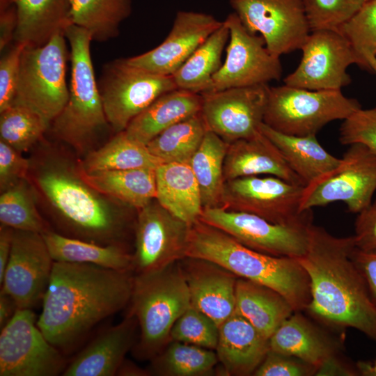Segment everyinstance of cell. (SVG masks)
Returning <instances> with one entry per match:
<instances>
[{"instance_id": "obj_1", "label": "cell", "mask_w": 376, "mask_h": 376, "mask_svg": "<svg viewBox=\"0 0 376 376\" xmlns=\"http://www.w3.org/2000/svg\"><path fill=\"white\" fill-rule=\"evenodd\" d=\"M132 270L55 262L37 325L62 352L70 350L105 318L129 304Z\"/></svg>"}, {"instance_id": "obj_2", "label": "cell", "mask_w": 376, "mask_h": 376, "mask_svg": "<svg viewBox=\"0 0 376 376\" xmlns=\"http://www.w3.org/2000/svg\"><path fill=\"white\" fill-rule=\"evenodd\" d=\"M355 248L354 235L338 237L311 226L307 250L297 258L310 281L306 310L328 324L354 328L376 342V305L352 260Z\"/></svg>"}, {"instance_id": "obj_3", "label": "cell", "mask_w": 376, "mask_h": 376, "mask_svg": "<svg viewBox=\"0 0 376 376\" xmlns=\"http://www.w3.org/2000/svg\"><path fill=\"white\" fill-rule=\"evenodd\" d=\"M33 174L38 190L51 205L58 223L75 238L100 244H120L125 214L88 185L77 165L49 157Z\"/></svg>"}, {"instance_id": "obj_4", "label": "cell", "mask_w": 376, "mask_h": 376, "mask_svg": "<svg viewBox=\"0 0 376 376\" xmlns=\"http://www.w3.org/2000/svg\"><path fill=\"white\" fill-rule=\"evenodd\" d=\"M187 257L213 262L239 278L274 290L295 311L306 310L311 301L309 278L297 258L253 250L200 219L191 226Z\"/></svg>"}, {"instance_id": "obj_5", "label": "cell", "mask_w": 376, "mask_h": 376, "mask_svg": "<svg viewBox=\"0 0 376 376\" xmlns=\"http://www.w3.org/2000/svg\"><path fill=\"white\" fill-rule=\"evenodd\" d=\"M128 313L140 329L136 357L152 359L171 341V329L191 306L188 285L179 263L162 269L135 274Z\"/></svg>"}, {"instance_id": "obj_6", "label": "cell", "mask_w": 376, "mask_h": 376, "mask_svg": "<svg viewBox=\"0 0 376 376\" xmlns=\"http://www.w3.org/2000/svg\"><path fill=\"white\" fill-rule=\"evenodd\" d=\"M69 42L71 79L68 102L52 120V130L79 152L87 150L107 127L103 104L91 55V33L75 24L65 31Z\"/></svg>"}, {"instance_id": "obj_7", "label": "cell", "mask_w": 376, "mask_h": 376, "mask_svg": "<svg viewBox=\"0 0 376 376\" xmlns=\"http://www.w3.org/2000/svg\"><path fill=\"white\" fill-rule=\"evenodd\" d=\"M360 108L357 100L345 96L341 90L269 86L263 123L288 135H316L327 123L345 120Z\"/></svg>"}, {"instance_id": "obj_8", "label": "cell", "mask_w": 376, "mask_h": 376, "mask_svg": "<svg viewBox=\"0 0 376 376\" xmlns=\"http://www.w3.org/2000/svg\"><path fill=\"white\" fill-rule=\"evenodd\" d=\"M67 41L65 33H58L42 45L25 46L21 56L13 104L31 109L50 124L69 97L65 79L70 56Z\"/></svg>"}, {"instance_id": "obj_9", "label": "cell", "mask_w": 376, "mask_h": 376, "mask_svg": "<svg viewBox=\"0 0 376 376\" xmlns=\"http://www.w3.org/2000/svg\"><path fill=\"white\" fill-rule=\"evenodd\" d=\"M98 87L108 123L116 133L162 94L178 88L172 76L135 67L126 58L105 64Z\"/></svg>"}, {"instance_id": "obj_10", "label": "cell", "mask_w": 376, "mask_h": 376, "mask_svg": "<svg viewBox=\"0 0 376 376\" xmlns=\"http://www.w3.org/2000/svg\"><path fill=\"white\" fill-rule=\"evenodd\" d=\"M312 213L289 224H274L251 213L221 207L203 208L200 220L226 232L244 246L259 252L299 258L309 242Z\"/></svg>"}, {"instance_id": "obj_11", "label": "cell", "mask_w": 376, "mask_h": 376, "mask_svg": "<svg viewBox=\"0 0 376 376\" xmlns=\"http://www.w3.org/2000/svg\"><path fill=\"white\" fill-rule=\"evenodd\" d=\"M376 191V155L361 143L350 145L340 164L317 181L304 187L301 212L341 201L349 212L368 207Z\"/></svg>"}, {"instance_id": "obj_12", "label": "cell", "mask_w": 376, "mask_h": 376, "mask_svg": "<svg viewBox=\"0 0 376 376\" xmlns=\"http://www.w3.org/2000/svg\"><path fill=\"white\" fill-rule=\"evenodd\" d=\"M67 364L63 352L50 343L30 308H18L1 329V376H56Z\"/></svg>"}, {"instance_id": "obj_13", "label": "cell", "mask_w": 376, "mask_h": 376, "mask_svg": "<svg viewBox=\"0 0 376 376\" xmlns=\"http://www.w3.org/2000/svg\"><path fill=\"white\" fill-rule=\"evenodd\" d=\"M305 186L273 175H253L225 182L221 208L251 213L274 224L304 219L312 210L301 212Z\"/></svg>"}, {"instance_id": "obj_14", "label": "cell", "mask_w": 376, "mask_h": 376, "mask_svg": "<svg viewBox=\"0 0 376 376\" xmlns=\"http://www.w3.org/2000/svg\"><path fill=\"white\" fill-rule=\"evenodd\" d=\"M224 22L229 30L226 57L214 75L208 92L279 80L282 75L280 57L267 49L263 37L249 31L234 12Z\"/></svg>"}, {"instance_id": "obj_15", "label": "cell", "mask_w": 376, "mask_h": 376, "mask_svg": "<svg viewBox=\"0 0 376 376\" xmlns=\"http://www.w3.org/2000/svg\"><path fill=\"white\" fill-rule=\"evenodd\" d=\"M137 210L132 255L135 274L157 271L187 257L190 225L157 199Z\"/></svg>"}, {"instance_id": "obj_16", "label": "cell", "mask_w": 376, "mask_h": 376, "mask_svg": "<svg viewBox=\"0 0 376 376\" xmlns=\"http://www.w3.org/2000/svg\"><path fill=\"white\" fill-rule=\"evenodd\" d=\"M234 13L267 49L280 56L301 49L311 33L304 0H230Z\"/></svg>"}, {"instance_id": "obj_17", "label": "cell", "mask_w": 376, "mask_h": 376, "mask_svg": "<svg viewBox=\"0 0 376 376\" xmlns=\"http://www.w3.org/2000/svg\"><path fill=\"white\" fill-rule=\"evenodd\" d=\"M301 50L297 68L287 75L284 84L313 91L341 90L351 82L347 68L359 65L347 39L338 30L311 31Z\"/></svg>"}, {"instance_id": "obj_18", "label": "cell", "mask_w": 376, "mask_h": 376, "mask_svg": "<svg viewBox=\"0 0 376 376\" xmlns=\"http://www.w3.org/2000/svg\"><path fill=\"white\" fill-rule=\"evenodd\" d=\"M267 84L230 88L201 94V113L207 130L226 143L260 132L267 102Z\"/></svg>"}, {"instance_id": "obj_19", "label": "cell", "mask_w": 376, "mask_h": 376, "mask_svg": "<svg viewBox=\"0 0 376 376\" xmlns=\"http://www.w3.org/2000/svg\"><path fill=\"white\" fill-rule=\"evenodd\" d=\"M54 263L42 234L14 230L1 290L13 299L19 308L32 309L42 300Z\"/></svg>"}, {"instance_id": "obj_20", "label": "cell", "mask_w": 376, "mask_h": 376, "mask_svg": "<svg viewBox=\"0 0 376 376\" xmlns=\"http://www.w3.org/2000/svg\"><path fill=\"white\" fill-rule=\"evenodd\" d=\"M222 24L223 21L210 14L178 11L171 31L159 45L126 60L130 65L146 71L172 76Z\"/></svg>"}, {"instance_id": "obj_21", "label": "cell", "mask_w": 376, "mask_h": 376, "mask_svg": "<svg viewBox=\"0 0 376 376\" xmlns=\"http://www.w3.org/2000/svg\"><path fill=\"white\" fill-rule=\"evenodd\" d=\"M179 263L186 279L191 305L219 326L235 311L238 277L219 265L187 257Z\"/></svg>"}, {"instance_id": "obj_22", "label": "cell", "mask_w": 376, "mask_h": 376, "mask_svg": "<svg viewBox=\"0 0 376 376\" xmlns=\"http://www.w3.org/2000/svg\"><path fill=\"white\" fill-rule=\"evenodd\" d=\"M136 318L127 313L119 324L97 335L67 364L64 376H113L134 344Z\"/></svg>"}, {"instance_id": "obj_23", "label": "cell", "mask_w": 376, "mask_h": 376, "mask_svg": "<svg viewBox=\"0 0 376 376\" xmlns=\"http://www.w3.org/2000/svg\"><path fill=\"white\" fill-rule=\"evenodd\" d=\"M219 329L215 350L225 375H253L270 350L269 339L235 311Z\"/></svg>"}, {"instance_id": "obj_24", "label": "cell", "mask_w": 376, "mask_h": 376, "mask_svg": "<svg viewBox=\"0 0 376 376\" xmlns=\"http://www.w3.org/2000/svg\"><path fill=\"white\" fill-rule=\"evenodd\" d=\"M253 175H273L305 186L276 146L262 132L228 143L224 164L225 182Z\"/></svg>"}, {"instance_id": "obj_25", "label": "cell", "mask_w": 376, "mask_h": 376, "mask_svg": "<svg viewBox=\"0 0 376 376\" xmlns=\"http://www.w3.org/2000/svg\"><path fill=\"white\" fill-rule=\"evenodd\" d=\"M201 94L176 88L153 101L134 118L124 130L146 146L169 127L201 113Z\"/></svg>"}, {"instance_id": "obj_26", "label": "cell", "mask_w": 376, "mask_h": 376, "mask_svg": "<svg viewBox=\"0 0 376 376\" xmlns=\"http://www.w3.org/2000/svg\"><path fill=\"white\" fill-rule=\"evenodd\" d=\"M157 201L191 226L203 207L198 184L188 164L163 163L155 169Z\"/></svg>"}, {"instance_id": "obj_27", "label": "cell", "mask_w": 376, "mask_h": 376, "mask_svg": "<svg viewBox=\"0 0 376 376\" xmlns=\"http://www.w3.org/2000/svg\"><path fill=\"white\" fill-rule=\"evenodd\" d=\"M260 131L279 149L290 169L305 186L311 184L336 169L341 162L319 143L316 135H288L277 132L264 123Z\"/></svg>"}, {"instance_id": "obj_28", "label": "cell", "mask_w": 376, "mask_h": 376, "mask_svg": "<svg viewBox=\"0 0 376 376\" xmlns=\"http://www.w3.org/2000/svg\"><path fill=\"white\" fill-rule=\"evenodd\" d=\"M295 311L269 338L272 351L298 358L317 368L336 354L334 343L303 316Z\"/></svg>"}, {"instance_id": "obj_29", "label": "cell", "mask_w": 376, "mask_h": 376, "mask_svg": "<svg viewBox=\"0 0 376 376\" xmlns=\"http://www.w3.org/2000/svg\"><path fill=\"white\" fill-rule=\"evenodd\" d=\"M17 13L14 42L40 46L71 24L70 0H13Z\"/></svg>"}, {"instance_id": "obj_30", "label": "cell", "mask_w": 376, "mask_h": 376, "mask_svg": "<svg viewBox=\"0 0 376 376\" xmlns=\"http://www.w3.org/2000/svg\"><path fill=\"white\" fill-rule=\"evenodd\" d=\"M81 178L102 195L137 210L157 196L155 169L137 168L87 172L77 165Z\"/></svg>"}, {"instance_id": "obj_31", "label": "cell", "mask_w": 376, "mask_h": 376, "mask_svg": "<svg viewBox=\"0 0 376 376\" xmlns=\"http://www.w3.org/2000/svg\"><path fill=\"white\" fill-rule=\"evenodd\" d=\"M235 312L269 339L295 311L288 300L274 290L238 277Z\"/></svg>"}, {"instance_id": "obj_32", "label": "cell", "mask_w": 376, "mask_h": 376, "mask_svg": "<svg viewBox=\"0 0 376 376\" xmlns=\"http://www.w3.org/2000/svg\"><path fill=\"white\" fill-rule=\"evenodd\" d=\"M42 235L55 262L93 264L115 270L133 271L132 255L120 244H100L50 229Z\"/></svg>"}, {"instance_id": "obj_33", "label": "cell", "mask_w": 376, "mask_h": 376, "mask_svg": "<svg viewBox=\"0 0 376 376\" xmlns=\"http://www.w3.org/2000/svg\"><path fill=\"white\" fill-rule=\"evenodd\" d=\"M228 40L229 30L223 21L172 75L176 87L198 94L208 92L214 75L222 65L221 56Z\"/></svg>"}, {"instance_id": "obj_34", "label": "cell", "mask_w": 376, "mask_h": 376, "mask_svg": "<svg viewBox=\"0 0 376 376\" xmlns=\"http://www.w3.org/2000/svg\"><path fill=\"white\" fill-rule=\"evenodd\" d=\"M163 162L147 146L131 139L125 131L116 133L100 148L89 151L77 165L87 172L137 168L156 169Z\"/></svg>"}, {"instance_id": "obj_35", "label": "cell", "mask_w": 376, "mask_h": 376, "mask_svg": "<svg viewBox=\"0 0 376 376\" xmlns=\"http://www.w3.org/2000/svg\"><path fill=\"white\" fill-rule=\"evenodd\" d=\"M228 143L207 130L189 165L200 189L203 208L220 207L225 180L224 164Z\"/></svg>"}, {"instance_id": "obj_36", "label": "cell", "mask_w": 376, "mask_h": 376, "mask_svg": "<svg viewBox=\"0 0 376 376\" xmlns=\"http://www.w3.org/2000/svg\"><path fill=\"white\" fill-rule=\"evenodd\" d=\"M132 0H70L71 24L88 31L93 40L117 37L120 24L132 13Z\"/></svg>"}, {"instance_id": "obj_37", "label": "cell", "mask_w": 376, "mask_h": 376, "mask_svg": "<svg viewBox=\"0 0 376 376\" xmlns=\"http://www.w3.org/2000/svg\"><path fill=\"white\" fill-rule=\"evenodd\" d=\"M207 131L199 113L166 129L150 141L147 148L163 163L189 164Z\"/></svg>"}, {"instance_id": "obj_38", "label": "cell", "mask_w": 376, "mask_h": 376, "mask_svg": "<svg viewBox=\"0 0 376 376\" xmlns=\"http://www.w3.org/2000/svg\"><path fill=\"white\" fill-rule=\"evenodd\" d=\"M151 360V373L164 376L210 375L219 361L212 350L175 340Z\"/></svg>"}, {"instance_id": "obj_39", "label": "cell", "mask_w": 376, "mask_h": 376, "mask_svg": "<svg viewBox=\"0 0 376 376\" xmlns=\"http://www.w3.org/2000/svg\"><path fill=\"white\" fill-rule=\"evenodd\" d=\"M35 189L28 179L1 192L0 221L14 230L42 234L49 230L36 205Z\"/></svg>"}, {"instance_id": "obj_40", "label": "cell", "mask_w": 376, "mask_h": 376, "mask_svg": "<svg viewBox=\"0 0 376 376\" xmlns=\"http://www.w3.org/2000/svg\"><path fill=\"white\" fill-rule=\"evenodd\" d=\"M49 125L31 109L13 104L0 112V140L20 152H26L42 137Z\"/></svg>"}, {"instance_id": "obj_41", "label": "cell", "mask_w": 376, "mask_h": 376, "mask_svg": "<svg viewBox=\"0 0 376 376\" xmlns=\"http://www.w3.org/2000/svg\"><path fill=\"white\" fill-rule=\"evenodd\" d=\"M338 30L352 47L359 66L372 71L370 61L376 58V0H369Z\"/></svg>"}, {"instance_id": "obj_42", "label": "cell", "mask_w": 376, "mask_h": 376, "mask_svg": "<svg viewBox=\"0 0 376 376\" xmlns=\"http://www.w3.org/2000/svg\"><path fill=\"white\" fill-rule=\"evenodd\" d=\"M219 326L191 305L178 318L171 331V340L215 350Z\"/></svg>"}, {"instance_id": "obj_43", "label": "cell", "mask_w": 376, "mask_h": 376, "mask_svg": "<svg viewBox=\"0 0 376 376\" xmlns=\"http://www.w3.org/2000/svg\"><path fill=\"white\" fill-rule=\"evenodd\" d=\"M369 0H304L311 31L337 30Z\"/></svg>"}, {"instance_id": "obj_44", "label": "cell", "mask_w": 376, "mask_h": 376, "mask_svg": "<svg viewBox=\"0 0 376 376\" xmlns=\"http://www.w3.org/2000/svg\"><path fill=\"white\" fill-rule=\"evenodd\" d=\"M339 132L341 144L361 143L376 155V108L357 109L343 120Z\"/></svg>"}, {"instance_id": "obj_45", "label": "cell", "mask_w": 376, "mask_h": 376, "mask_svg": "<svg viewBox=\"0 0 376 376\" xmlns=\"http://www.w3.org/2000/svg\"><path fill=\"white\" fill-rule=\"evenodd\" d=\"M25 45L14 43L0 60V112L13 105L17 88L20 60Z\"/></svg>"}, {"instance_id": "obj_46", "label": "cell", "mask_w": 376, "mask_h": 376, "mask_svg": "<svg viewBox=\"0 0 376 376\" xmlns=\"http://www.w3.org/2000/svg\"><path fill=\"white\" fill-rule=\"evenodd\" d=\"M317 368L298 358L269 350L256 370V376H308L315 375Z\"/></svg>"}, {"instance_id": "obj_47", "label": "cell", "mask_w": 376, "mask_h": 376, "mask_svg": "<svg viewBox=\"0 0 376 376\" xmlns=\"http://www.w3.org/2000/svg\"><path fill=\"white\" fill-rule=\"evenodd\" d=\"M4 141L0 140V190L1 192L28 179L31 162Z\"/></svg>"}, {"instance_id": "obj_48", "label": "cell", "mask_w": 376, "mask_h": 376, "mask_svg": "<svg viewBox=\"0 0 376 376\" xmlns=\"http://www.w3.org/2000/svg\"><path fill=\"white\" fill-rule=\"evenodd\" d=\"M357 214L354 235L356 248L363 251H376V198Z\"/></svg>"}, {"instance_id": "obj_49", "label": "cell", "mask_w": 376, "mask_h": 376, "mask_svg": "<svg viewBox=\"0 0 376 376\" xmlns=\"http://www.w3.org/2000/svg\"><path fill=\"white\" fill-rule=\"evenodd\" d=\"M352 258L363 276L370 297L376 305V251H363L355 248Z\"/></svg>"}, {"instance_id": "obj_50", "label": "cell", "mask_w": 376, "mask_h": 376, "mask_svg": "<svg viewBox=\"0 0 376 376\" xmlns=\"http://www.w3.org/2000/svg\"><path fill=\"white\" fill-rule=\"evenodd\" d=\"M17 26V13L14 3L0 11V51L14 40Z\"/></svg>"}, {"instance_id": "obj_51", "label": "cell", "mask_w": 376, "mask_h": 376, "mask_svg": "<svg viewBox=\"0 0 376 376\" xmlns=\"http://www.w3.org/2000/svg\"><path fill=\"white\" fill-rule=\"evenodd\" d=\"M359 372L355 367H352L343 362L336 354L327 359L318 368L315 375H359Z\"/></svg>"}, {"instance_id": "obj_52", "label": "cell", "mask_w": 376, "mask_h": 376, "mask_svg": "<svg viewBox=\"0 0 376 376\" xmlns=\"http://www.w3.org/2000/svg\"><path fill=\"white\" fill-rule=\"evenodd\" d=\"M14 229L1 224L0 226V282L10 258Z\"/></svg>"}, {"instance_id": "obj_53", "label": "cell", "mask_w": 376, "mask_h": 376, "mask_svg": "<svg viewBox=\"0 0 376 376\" xmlns=\"http://www.w3.org/2000/svg\"><path fill=\"white\" fill-rule=\"evenodd\" d=\"M18 306L8 294L0 291V329H2L14 316Z\"/></svg>"}, {"instance_id": "obj_54", "label": "cell", "mask_w": 376, "mask_h": 376, "mask_svg": "<svg viewBox=\"0 0 376 376\" xmlns=\"http://www.w3.org/2000/svg\"><path fill=\"white\" fill-rule=\"evenodd\" d=\"M150 372L141 368L136 364L124 360L120 366L116 375L120 376H145L148 375Z\"/></svg>"}, {"instance_id": "obj_55", "label": "cell", "mask_w": 376, "mask_h": 376, "mask_svg": "<svg viewBox=\"0 0 376 376\" xmlns=\"http://www.w3.org/2000/svg\"><path fill=\"white\" fill-rule=\"evenodd\" d=\"M359 374L364 376H376V360L370 361H359L356 364Z\"/></svg>"}, {"instance_id": "obj_56", "label": "cell", "mask_w": 376, "mask_h": 376, "mask_svg": "<svg viewBox=\"0 0 376 376\" xmlns=\"http://www.w3.org/2000/svg\"><path fill=\"white\" fill-rule=\"evenodd\" d=\"M11 4H13V0H0V11L5 10Z\"/></svg>"}, {"instance_id": "obj_57", "label": "cell", "mask_w": 376, "mask_h": 376, "mask_svg": "<svg viewBox=\"0 0 376 376\" xmlns=\"http://www.w3.org/2000/svg\"><path fill=\"white\" fill-rule=\"evenodd\" d=\"M370 68L372 69V71L375 72L376 73V58L372 59L370 61Z\"/></svg>"}]
</instances>
